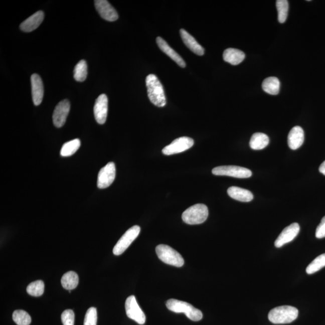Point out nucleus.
<instances>
[{
	"label": "nucleus",
	"mask_w": 325,
	"mask_h": 325,
	"mask_svg": "<svg viewBox=\"0 0 325 325\" xmlns=\"http://www.w3.org/2000/svg\"><path fill=\"white\" fill-rule=\"evenodd\" d=\"M147 95L150 102L158 107L167 104L164 87L154 74H149L146 78Z\"/></svg>",
	"instance_id": "obj_1"
},
{
	"label": "nucleus",
	"mask_w": 325,
	"mask_h": 325,
	"mask_svg": "<svg viewBox=\"0 0 325 325\" xmlns=\"http://www.w3.org/2000/svg\"><path fill=\"white\" fill-rule=\"evenodd\" d=\"M299 311L294 306L284 305L276 307L269 313L268 318L274 324H287L296 320Z\"/></svg>",
	"instance_id": "obj_2"
},
{
	"label": "nucleus",
	"mask_w": 325,
	"mask_h": 325,
	"mask_svg": "<svg viewBox=\"0 0 325 325\" xmlns=\"http://www.w3.org/2000/svg\"><path fill=\"white\" fill-rule=\"evenodd\" d=\"M167 308L176 313H185L187 317L192 321H198L203 318V313L200 309L184 301L171 299L167 302Z\"/></svg>",
	"instance_id": "obj_3"
},
{
	"label": "nucleus",
	"mask_w": 325,
	"mask_h": 325,
	"mask_svg": "<svg viewBox=\"0 0 325 325\" xmlns=\"http://www.w3.org/2000/svg\"><path fill=\"white\" fill-rule=\"evenodd\" d=\"M208 216L209 209L206 205L198 204L185 210L183 213L182 219L187 224L198 225L206 221Z\"/></svg>",
	"instance_id": "obj_4"
},
{
	"label": "nucleus",
	"mask_w": 325,
	"mask_h": 325,
	"mask_svg": "<svg viewBox=\"0 0 325 325\" xmlns=\"http://www.w3.org/2000/svg\"><path fill=\"white\" fill-rule=\"evenodd\" d=\"M155 251L159 260L166 264L180 267L185 263L182 255L168 245H159L156 247Z\"/></svg>",
	"instance_id": "obj_5"
},
{
	"label": "nucleus",
	"mask_w": 325,
	"mask_h": 325,
	"mask_svg": "<svg viewBox=\"0 0 325 325\" xmlns=\"http://www.w3.org/2000/svg\"><path fill=\"white\" fill-rule=\"evenodd\" d=\"M140 232V228L137 225L133 226L126 231L114 246L113 249L114 255H120L124 252L136 239Z\"/></svg>",
	"instance_id": "obj_6"
},
{
	"label": "nucleus",
	"mask_w": 325,
	"mask_h": 325,
	"mask_svg": "<svg viewBox=\"0 0 325 325\" xmlns=\"http://www.w3.org/2000/svg\"><path fill=\"white\" fill-rule=\"evenodd\" d=\"M212 173L215 176H228L238 179H247L252 176V172L248 169L237 166H222L214 168Z\"/></svg>",
	"instance_id": "obj_7"
},
{
	"label": "nucleus",
	"mask_w": 325,
	"mask_h": 325,
	"mask_svg": "<svg viewBox=\"0 0 325 325\" xmlns=\"http://www.w3.org/2000/svg\"><path fill=\"white\" fill-rule=\"evenodd\" d=\"M125 311L128 317L140 324H143L146 321V316L138 305L134 296H129L125 301Z\"/></svg>",
	"instance_id": "obj_8"
},
{
	"label": "nucleus",
	"mask_w": 325,
	"mask_h": 325,
	"mask_svg": "<svg viewBox=\"0 0 325 325\" xmlns=\"http://www.w3.org/2000/svg\"><path fill=\"white\" fill-rule=\"evenodd\" d=\"M194 140L188 137H182L174 140L169 145L164 147L162 150V153L167 155L176 154L186 151L193 146Z\"/></svg>",
	"instance_id": "obj_9"
},
{
	"label": "nucleus",
	"mask_w": 325,
	"mask_h": 325,
	"mask_svg": "<svg viewBox=\"0 0 325 325\" xmlns=\"http://www.w3.org/2000/svg\"><path fill=\"white\" fill-rule=\"evenodd\" d=\"M116 177L115 165L109 162L99 172L97 186L99 189L108 188L114 182Z\"/></svg>",
	"instance_id": "obj_10"
},
{
	"label": "nucleus",
	"mask_w": 325,
	"mask_h": 325,
	"mask_svg": "<svg viewBox=\"0 0 325 325\" xmlns=\"http://www.w3.org/2000/svg\"><path fill=\"white\" fill-rule=\"evenodd\" d=\"M70 102L68 99H64L57 105L53 114V123L56 127L60 128L64 125L70 111Z\"/></svg>",
	"instance_id": "obj_11"
},
{
	"label": "nucleus",
	"mask_w": 325,
	"mask_h": 325,
	"mask_svg": "<svg viewBox=\"0 0 325 325\" xmlns=\"http://www.w3.org/2000/svg\"><path fill=\"white\" fill-rule=\"evenodd\" d=\"M95 6L98 14L105 20L113 22L118 19L115 9L106 0H95Z\"/></svg>",
	"instance_id": "obj_12"
},
{
	"label": "nucleus",
	"mask_w": 325,
	"mask_h": 325,
	"mask_svg": "<svg viewBox=\"0 0 325 325\" xmlns=\"http://www.w3.org/2000/svg\"><path fill=\"white\" fill-rule=\"evenodd\" d=\"M299 231L300 227L297 223H293L284 228L275 241L276 248H281L285 244L291 242L299 234Z\"/></svg>",
	"instance_id": "obj_13"
},
{
	"label": "nucleus",
	"mask_w": 325,
	"mask_h": 325,
	"mask_svg": "<svg viewBox=\"0 0 325 325\" xmlns=\"http://www.w3.org/2000/svg\"><path fill=\"white\" fill-rule=\"evenodd\" d=\"M93 112L96 122L104 124L106 121L108 113V98L106 95H99L95 101Z\"/></svg>",
	"instance_id": "obj_14"
},
{
	"label": "nucleus",
	"mask_w": 325,
	"mask_h": 325,
	"mask_svg": "<svg viewBox=\"0 0 325 325\" xmlns=\"http://www.w3.org/2000/svg\"><path fill=\"white\" fill-rule=\"evenodd\" d=\"M32 91L33 103L35 105L41 104L44 97V84L41 78L37 74H33L31 76Z\"/></svg>",
	"instance_id": "obj_15"
},
{
	"label": "nucleus",
	"mask_w": 325,
	"mask_h": 325,
	"mask_svg": "<svg viewBox=\"0 0 325 325\" xmlns=\"http://www.w3.org/2000/svg\"><path fill=\"white\" fill-rule=\"evenodd\" d=\"M44 19V13L38 11L27 18L20 25V29L24 32H31L38 28Z\"/></svg>",
	"instance_id": "obj_16"
},
{
	"label": "nucleus",
	"mask_w": 325,
	"mask_h": 325,
	"mask_svg": "<svg viewBox=\"0 0 325 325\" xmlns=\"http://www.w3.org/2000/svg\"><path fill=\"white\" fill-rule=\"evenodd\" d=\"M156 44L158 45L159 49L162 52L167 54V56L173 59L174 62H176L180 67L185 68L186 64L182 57L178 54L176 51H174L170 45H169L167 42L161 37H157L156 39Z\"/></svg>",
	"instance_id": "obj_17"
},
{
	"label": "nucleus",
	"mask_w": 325,
	"mask_h": 325,
	"mask_svg": "<svg viewBox=\"0 0 325 325\" xmlns=\"http://www.w3.org/2000/svg\"><path fill=\"white\" fill-rule=\"evenodd\" d=\"M304 141V131L299 126H294L288 135V144L291 149L296 150L301 146Z\"/></svg>",
	"instance_id": "obj_18"
},
{
	"label": "nucleus",
	"mask_w": 325,
	"mask_h": 325,
	"mask_svg": "<svg viewBox=\"0 0 325 325\" xmlns=\"http://www.w3.org/2000/svg\"><path fill=\"white\" fill-rule=\"evenodd\" d=\"M180 33L181 37L187 47L198 56L204 55L205 53L204 48L198 43V42L192 35L184 29H181Z\"/></svg>",
	"instance_id": "obj_19"
},
{
	"label": "nucleus",
	"mask_w": 325,
	"mask_h": 325,
	"mask_svg": "<svg viewBox=\"0 0 325 325\" xmlns=\"http://www.w3.org/2000/svg\"><path fill=\"white\" fill-rule=\"evenodd\" d=\"M228 194L231 198L237 201L241 202L251 201L254 198V196L251 192L245 189L238 188V187L233 186L228 189Z\"/></svg>",
	"instance_id": "obj_20"
},
{
	"label": "nucleus",
	"mask_w": 325,
	"mask_h": 325,
	"mask_svg": "<svg viewBox=\"0 0 325 325\" xmlns=\"http://www.w3.org/2000/svg\"><path fill=\"white\" fill-rule=\"evenodd\" d=\"M223 58L226 62L233 65H237L245 59V54L241 50L235 48H228L224 51Z\"/></svg>",
	"instance_id": "obj_21"
},
{
	"label": "nucleus",
	"mask_w": 325,
	"mask_h": 325,
	"mask_svg": "<svg viewBox=\"0 0 325 325\" xmlns=\"http://www.w3.org/2000/svg\"><path fill=\"white\" fill-rule=\"evenodd\" d=\"M269 143V138L267 135L262 132H256L252 135L249 145L252 149L260 150L266 147Z\"/></svg>",
	"instance_id": "obj_22"
},
{
	"label": "nucleus",
	"mask_w": 325,
	"mask_h": 325,
	"mask_svg": "<svg viewBox=\"0 0 325 325\" xmlns=\"http://www.w3.org/2000/svg\"><path fill=\"white\" fill-rule=\"evenodd\" d=\"M264 92L270 95H277L279 92L280 81L278 78L270 77L266 78L262 84Z\"/></svg>",
	"instance_id": "obj_23"
},
{
	"label": "nucleus",
	"mask_w": 325,
	"mask_h": 325,
	"mask_svg": "<svg viewBox=\"0 0 325 325\" xmlns=\"http://www.w3.org/2000/svg\"><path fill=\"white\" fill-rule=\"evenodd\" d=\"M79 282L77 274L73 271H70L63 275L61 283L63 287L68 290H72L76 288Z\"/></svg>",
	"instance_id": "obj_24"
},
{
	"label": "nucleus",
	"mask_w": 325,
	"mask_h": 325,
	"mask_svg": "<svg viewBox=\"0 0 325 325\" xmlns=\"http://www.w3.org/2000/svg\"><path fill=\"white\" fill-rule=\"evenodd\" d=\"M80 145V140L78 138L69 141L63 144L61 150H60V155L62 156H71L77 152Z\"/></svg>",
	"instance_id": "obj_25"
},
{
	"label": "nucleus",
	"mask_w": 325,
	"mask_h": 325,
	"mask_svg": "<svg viewBox=\"0 0 325 325\" xmlns=\"http://www.w3.org/2000/svg\"><path fill=\"white\" fill-rule=\"evenodd\" d=\"M87 76V65L84 60H81L77 63L74 68V79L79 82L85 81Z\"/></svg>",
	"instance_id": "obj_26"
},
{
	"label": "nucleus",
	"mask_w": 325,
	"mask_h": 325,
	"mask_svg": "<svg viewBox=\"0 0 325 325\" xmlns=\"http://www.w3.org/2000/svg\"><path fill=\"white\" fill-rule=\"evenodd\" d=\"M324 267H325V254H321L315 258L306 267V272L311 275L318 272Z\"/></svg>",
	"instance_id": "obj_27"
},
{
	"label": "nucleus",
	"mask_w": 325,
	"mask_h": 325,
	"mask_svg": "<svg viewBox=\"0 0 325 325\" xmlns=\"http://www.w3.org/2000/svg\"><path fill=\"white\" fill-rule=\"evenodd\" d=\"M45 285L41 280H38L30 283L27 286V292L32 296L39 297L42 296L44 292Z\"/></svg>",
	"instance_id": "obj_28"
},
{
	"label": "nucleus",
	"mask_w": 325,
	"mask_h": 325,
	"mask_svg": "<svg viewBox=\"0 0 325 325\" xmlns=\"http://www.w3.org/2000/svg\"><path fill=\"white\" fill-rule=\"evenodd\" d=\"M12 317L18 325H29L31 323V317L28 312L24 311V310H16L14 312Z\"/></svg>",
	"instance_id": "obj_29"
},
{
	"label": "nucleus",
	"mask_w": 325,
	"mask_h": 325,
	"mask_svg": "<svg viewBox=\"0 0 325 325\" xmlns=\"http://www.w3.org/2000/svg\"><path fill=\"white\" fill-rule=\"evenodd\" d=\"M276 5L278 11L279 22L284 23L288 16V2L287 0H278L276 1Z\"/></svg>",
	"instance_id": "obj_30"
},
{
	"label": "nucleus",
	"mask_w": 325,
	"mask_h": 325,
	"mask_svg": "<svg viewBox=\"0 0 325 325\" xmlns=\"http://www.w3.org/2000/svg\"><path fill=\"white\" fill-rule=\"evenodd\" d=\"M97 323V311L95 307L87 310L84 320V325H96Z\"/></svg>",
	"instance_id": "obj_31"
},
{
	"label": "nucleus",
	"mask_w": 325,
	"mask_h": 325,
	"mask_svg": "<svg viewBox=\"0 0 325 325\" xmlns=\"http://www.w3.org/2000/svg\"><path fill=\"white\" fill-rule=\"evenodd\" d=\"M63 325H74L75 314L72 309H66L61 315Z\"/></svg>",
	"instance_id": "obj_32"
},
{
	"label": "nucleus",
	"mask_w": 325,
	"mask_h": 325,
	"mask_svg": "<svg viewBox=\"0 0 325 325\" xmlns=\"http://www.w3.org/2000/svg\"><path fill=\"white\" fill-rule=\"evenodd\" d=\"M315 237L317 239H323L325 237V216L321 219L320 224L316 229Z\"/></svg>",
	"instance_id": "obj_33"
},
{
	"label": "nucleus",
	"mask_w": 325,
	"mask_h": 325,
	"mask_svg": "<svg viewBox=\"0 0 325 325\" xmlns=\"http://www.w3.org/2000/svg\"><path fill=\"white\" fill-rule=\"evenodd\" d=\"M319 171H320V173L325 176V161L322 162L320 167H319Z\"/></svg>",
	"instance_id": "obj_34"
},
{
	"label": "nucleus",
	"mask_w": 325,
	"mask_h": 325,
	"mask_svg": "<svg viewBox=\"0 0 325 325\" xmlns=\"http://www.w3.org/2000/svg\"><path fill=\"white\" fill-rule=\"evenodd\" d=\"M68 291L69 293H71V290H68Z\"/></svg>",
	"instance_id": "obj_35"
}]
</instances>
